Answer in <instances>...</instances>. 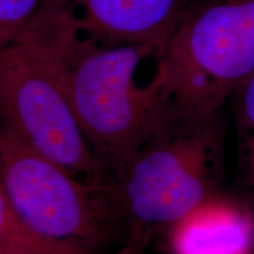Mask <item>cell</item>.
I'll list each match as a JSON object with an SVG mask.
<instances>
[{"label": "cell", "mask_w": 254, "mask_h": 254, "mask_svg": "<svg viewBox=\"0 0 254 254\" xmlns=\"http://www.w3.org/2000/svg\"><path fill=\"white\" fill-rule=\"evenodd\" d=\"M47 38L62 65L72 106L92 153L111 180L168 117L157 85L138 82L147 46L98 45L77 31L68 14L50 25Z\"/></svg>", "instance_id": "6da1fadb"}, {"label": "cell", "mask_w": 254, "mask_h": 254, "mask_svg": "<svg viewBox=\"0 0 254 254\" xmlns=\"http://www.w3.org/2000/svg\"><path fill=\"white\" fill-rule=\"evenodd\" d=\"M166 234L172 254H254V211L217 193Z\"/></svg>", "instance_id": "52a82bcc"}, {"label": "cell", "mask_w": 254, "mask_h": 254, "mask_svg": "<svg viewBox=\"0 0 254 254\" xmlns=\"http://www.w3.org/2000/svg\"><path fill=\"white\" fill-rule=\"evenodd\" d=\"M196 0H65L75 28L98 45L147 46L163 52Z\"/></svg>", "instance_id": "8992f818"}, {"label": "cell", "mask_w": 254, "mask_h": 254, "mask_svg": "<svg viewBox=\"0 0 254 254\" xmlns=\"http://www.w3.org/2000/svg\"><path fill=\"white\" fill-rule=\"evenodd\" d=\"M25 241L44 243V241L32 237L30 233H27L24 230V227L21 226L20 222L15 217L7 196H6L5 190L2 189L1 183H0V252L9 246L14 245V244L25 243ZM47 245H50V244H47Z\"/></svg>", "instance_id": "30bf717a"}, {"label": "cell", "mask_w": 254, "mask_h": 254, "mask_svg": "<svg viewBox=\"0 0 254 254\" xmlns=\"http://www.w3.org/2000/svg\"><path fill=\"white\" fill-rule=\"evenodd\" d=\"M238 167L241 183L254 206V71L234 92Z\"/></svg>", "instance_id": "ba28073f"}, {"label": "cell", "mask_w": 254, "mask_h": 254, "mask_svg": "<svg viewBox=\"0 0 254 254\" xmlns=\"http://www.w3.org/2000/svg\"><path fill=\"white\" fill-rule=\"evenodd\" d=\"M155 62L171 116H217L254 71V0H196Z\"/></svg>", "instance_id": "3957f363"}, {"label": "cell", "mask_w": 254, "mask_h": 254, "mask_svg": "<svg viewBox=\"0 0 254 254\" xmlns=\"http://www.w3.org/2000/svg\"><path fill=\"white\" fill-rule=\"evenodd\" d=\"M50 0H0V50L18 39Z\"/></svg>", "instance_id": "9c48e42d"}, {"label": "cell", "mask_w": 254, "mask_h": 254, "mask_svg": "<svg viewBox=\"0 0 254 254\" xmlns=\"http://www.w3.org/2000/svg\"><path fill=\"white\" fill-rule=\"evenodd\" d=\"M146 246L141 245V244L135 243V241L128 240L127 241L126 246L120 251L118 254H144V249Z\"/></svg>", "instance_id": "7c38bea8"}, {"label": "cell", "mask_w": 254, "mask_h": 254, "mask_svg": "<svg viewBox=\"0 0 254 254\" xmlns=\"http://www.w3.org/2000/svg\"><path fill=\"white\" fill-rule=\"evenodd\" d=\"M0 254H92V253L84 250L63 249V247L51 246L44 243H38V241H25V243H18L7 247V249L1 251Z\"/></svg>", "instance_id": "8fae6325"}, {"label": "cell", "mask_w": 254, "mask_h": 254, "mask_svg": "<svg viewBox=\"0 0 254 254\" xmlns=\"http://www.w3.org/2000/svg\"><path fill=\"white\" fill-rule=\"evenodd\" d=\"M0 183L24 230L50 245L92 252L124 230L112 185L85 182L1 126Z\"/></svg>", "instance_id": "5b68a950"}, {"label": "cell", "mask_w": 254, "mask_h": 254, "mask_svg": "<svg viewBox=\"0 0 254 254\" xmlns=\"http://www.w3.org/2000/svg\"><path fill=\"white\" fill-rule=\"evenodd\" d=\"M0 126L85 182L112 183L79 125L56 50L34 24L0 50Z\"/></svg>", "instance_id": "277c9868"}, {"label": "cell", "mask_w": 254, "mask_h": 254, "mask_svg": "<svg viewBox=\"0 0 254 254\" xmlns=\"http://www.w3.org/2000/svg\"><path fill=\"white\" fill-rule=\"evenodd\" d=\"M224 179L219 114L168 116L112 179V194L128 240L147 245L205 200Z\"/></svg>", "instance_id": "7a4b0ae2"}]
</instances>
